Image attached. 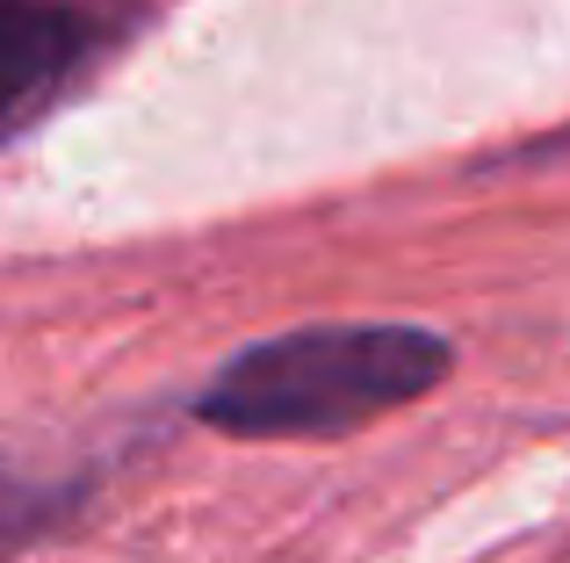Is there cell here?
Segmentation results:
<instances>
[{"label":"cell","mask_w":570,"mask_h":563,"mask_svg":"<svg viewBox=\"0 0 570 563\" xmlns=\"http://www.w3.org/2000/svg\"><path fill=\"white\" fill-rule=\"evenodd\" d=\"M455 347L426 325H296L232 354L195 397V419L232 441H325L404 412L448 383Z\"/></svg>","instance_id":"obj_1"},{"label":"cell","mask_w":570,"mask_h":563,"mask_svg":"<svg viewBox=\"0 0 570 563\" xmlns=\"http://www.w3.org/2000/svg\"><path fill=\"white\" fill-rule=\"evenodd\" d=\"M95 29L66 0H0V109H22L87 58Z\"/></svg>","instance_id":"obj_2"}]
</instances>
